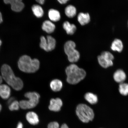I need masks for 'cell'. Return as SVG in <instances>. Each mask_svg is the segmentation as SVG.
Here are the masks:
<instances>
[{"label": "cell", "instance_id": "obj_1", "mask_svg": "<svg viewBox=\"0 0 128 128\" xmlns=\"http://www.w3.org/2000/svg\"><path fill=\"white\" fill-rule=\"evenodd\" d=\"M2 76L10 86L16 91H20L23 88L24 83L20 78L16 76L10 66L4 64L1 69Z\"/></svg>", "mask_w": 128, "mask_h": 128}, {"label": "cell", "instance_id": "obj_2", "mask_svg": "<svg viewBox=\"0 0 128 128\" xmlns=\"http://www.w3.org/2000/svg\"><path fill=\"white\" fill-rule=\"evenodd\" d=\"M65 71L67 82L71 84H78L84 80L86 76L85 71L75 64H72L67 67Z\"/></svg>", "mask_w": 128, "mask_h": 128}, {"label": "cell", "instance_id": "obj_3", "mask_svg": "<svg viewBox=\"0 0 128 128\" xmlns=\"http://www.w3.org/2000/svg\"><path fill=\"white\" fill-rule=\"evenodd\" d=\"M18 64L21 71L26 73H33L39 69L40 62L38 59H32L29 56L25 55L19 59Z\"/></svg>", "mask_w": 128, "mask_h": 128}, {"label": "cell", "instance_id": "obj_4", "mask_svg": "<svg viewBox=\"0 0 128 128\" xmlns=\"http://www.w3.org/2000/svg\"><path fill=\"white\" fill-rule=\"evenodd\" d=\"M76 113L79 119L83 122L87 123L92 121L94 117L93 110L84 104H80L76 107Z\"/></svg>", "mask_w": 128, "mask_h": 128}, {"label": "cell", "instance_id": "obj_5", "mask_svg": "<svg viewBox=\"0 0 128 128\" xmlns=\"http://www.w3.org/2000/svg\"><path fill=\"white\" fill-rule=\"evenodd\" d=\"M24 96L28 99V100H22L19 102L20 108L22 109H30L34 108L39 103L40 96L38 93L35 92H28L26 93Z\"/></svg>", "mask_w": 128, "mask_h": 128}, {"label": "cell", "instance_id": "obj_6", "mask_svg": "<svg viewBox=\"0 0 128 128\" xmlns=\"http://www.w3.org/2000/svg\"><path fill=\"white\" fill-rule=\"evenodd\" d=\"M76 44L73 41H67L64 46V50L65 54L68 56L70 62L74 63L77 62L80 58V54L75 48Z\"/></svg>", "mask_w": 128, "mask_h": 128}, {"label": "cell", "instance_id": "obj_7", "mask_svg": "<svg viewBox=\"0 0 128 128\" xmlns=\"http://www.w3.org/2000/svg\"><path fill=\"white\" fill-rule=\"evenodd\" d=\"M56 40L51 36H47V39L44 36H41L40 46L46 52L54 50L56 47Z\"/></svg>", "mask_w": 128, "mask_h": 128}, {"label": "cell", "instance_id": "obj_8", "mask_svg": "<svg viewBox=\"0 0 128 128\" xmlns=\"http://www.w3.org/2000/svg\"><path fill=\"white\" fill-rule=\"evenodd\" d=\"M6 4H10L12 10L16 12H20L23 10L24 4L22 0H4Z\"/></svg>", "mask_w": 128, "mask_h": 128}, {"label": "cell", "instance_id": "obj_9", "mask_svg": "<svg viewBox=\"0 0 128 128\" xmlns=\"http://www.w3.org/2000/svg\"><path fill=\"white\" fill-rule=\"evenodd\" d=\"M62 105L63 102L60 98H52L50 100L48 108L51 111L58 112L60 110Z\"/></svg>", "mask_w": 128, "mask_h": 128}, {"label": "cell", "instance_id": "obj_10", "mask_svg": "<svg viewBox=\"0 0 128 128\" xmlns=\"http://www.w3.org/2000/svg\"><path fill=\"white\" fill-rule=\"evenodd\" d=\"M98 60L99 64L104 68H108L113 64V60L101 54L98 57Z\"/></svg>", "mask_w": 128, "mask_h": 128}, {"label": "cell", "instance_id": "obj_11", "mask_svg": "<svg viewBox=\"0 0 128 128\" xmlns=\"http://www.w3.org/2000/svg\"><path fill=\"white\" fill-rule=\"evenodd\" d=\"M26 118L28 122L32 125H36L39 122V117L34 112H28L26 114Z\"/></svg>", "mask_w": 128, "mask_h": 128}, {"label": "cell", "instance_id": "obj_12", "mask_svg": "<svg viewBox=\"0 0 128 128\" xmlns=\"http://www.w3.org/2000/svg\"><path fill=\"white\" fill-rule=\"evenodd\" d=\"M11 89L9 86L6 84H0V97L4 100H8L10 97Z\"/></svg>", "mask_w": 128, "mask_h": 128}, {"label": "cell", "instance_id": "obj_13", "mask_svg": "<svg viewBox=\"0 0 128 128\" xmlns=\"http://www.w3.org/2000/svg\"><path fill=\"white\" fill-rule=\"evenodd\" d=\"M113 78L116 82L121 84L125 80L126 76L124 71L120 69L115 72L114 74Z\"/></svg>", "mask_w": 128, "mask_h": 128}, {"label": "cell", "instance_id": "obj_14", "mask_svg": "<svg viewBox=\"0 0 128 128\" xmlns=\"http://www.w3.org/2000/svg\"><path fill=\"white\" fill-rule=\"evenodd\" d=\"M124 48V44L121 40L116 39L112 42L111 48L113 51H116L118 52H121Z\"/></svg>", "mask_w": 128, "mask_h": 128}, {"label": "cell", "instance_id": "obj_15", "mask_svg": "<svg viewBox=\"0 0 128 128\" xmlns=\"http://www.w3.org/2000/svg\"><path fill=\"white\" fill-rule=\"evenodd\" d=\"M55 25L52 22L48 20L45 21L42 26V30L49 34L52 33L55 30Z\"/></svg>", "mask_w": 128, "mask_h": 128}, {"label": "cell", "instance_id": "obj_16", "mask_svg": "<svg viewBox=\"0 0 128 128\" xmlns=\"http://www.w3.org/2000/svg\"><path fill=\"white\" fill-rule=\"evenodd\" d=\"M90 16L88 13L80 12L78 16V21L82 25H84L89 23L90 21Z\"/></svg>", "mask_w": 128, "mask_h": 128}, {"label": "cell", "instance_id": "obj_17", "mask_svg": "<svg viewBox=\"0 0 128 128\" xmlns=\"http://www.w3.org/2000/svg\"><path fill=\"white\" fill-rule=\"evenodd\" d=\"M64 30L68 34L73 35L76 30V27L74 24H70L69 22L66 21L64 22L63 24Z\"/></svg>", "mask_w": 128, "mask_h": 128}, {"label": "cell", "instance_id": "obj_18", "mask_svg": "<svg viewBox=\"0 0 128 128\" xmlns=\"http://www.w3.org/2000/svg\"><path fill=\"white\" fill-rule=\"evenodd\" d=\"M50 86L52 90L54 92H58L62 89L63 87V84L60 80L54 79L51 81Z\"/></svg>", "mask_w": 128, "mask_h": 128}, {"label": "cell", "instance_id": "obj_19", "mask_svg": "<svg viewBox=\"0 0 128 128\" xmlns=\"http://www.w3.org/2000/svg\"><path fill=\"white\" fill-rule=\"evenodd\" d=\"M48 16L50 20L54 22L58 21L60 18V12L54 9L50 10L48 12Z\"/></svg>", "mask_w": 128, "mask_h": 128}, {"label": "cell", "instance_id": "obj_20", "mask_svg": "<svg viewBox=\"0 0 128 128\" xmlns=\"http://www.w3.org/2000/svg\"><path fill=\"white\" fill-rule=\"evenodd\" d=\"M84 98L90 104H95L98 101V98L96 95L92 92H88L84 95Z\"/></svg>", "mask_w": 128, "mask_h": 128}, {"label": "cell", "instance_id": "obj_21", "mask_svg": "<svg viewBox=\"0 0 128 128\" xmlns=\"http://www.w3.org/2000/svg\"><path fill=\"white\" fill-rule=\"evenodd\" d=\"M32 9L34 14L36 17L40 18L44 15V10L38 4L34 5L32 6Z\"/></svg>", "mask_w": 128, "mask_h": 128}, {"label": "cell", "instance_id": "obj_22", "mask_svg": "<svg viewBox=\"0 0 128 128\" xmlns=\"http://www.w3.org/2000/svg\"><path fill=\"white\" fill-rule=\"evenodd\" d=\"M76 8L71 5L67 6L65 9L66 15L70 18H72L74 17L76 15Z\"/></svg>", "mask_w": 128, "mask_h": 128}, {"label": "cell", "instance_id": "obj_23", "mask_svg": "<svg viewBox=\"0 0 128 128\" xmlns=\"http://www.w3.org/2000/svg\"><path fill=\"white\" fill-rule=\"evenodd\" d=\"M119 92L121 95L124 96L128 95V84L126 83L120 84L119 86Z\"/></svg>", "mask_w": 128, "mask_h": 128}, {"label": "cell", "instance_id": "obj_24", "mask_svg": "<svg viewBox=\"0 0 128 128\" xmlns=\"http://www.w3.org/2000/svg\"><path fill=\"white\" fill-rule=\"evenodd\" d=\"M58 123L56 122H50L48 124V128H69L66 124H64L60 128Z\"/></svg>", "mask_w": 128, "mask_h": 128}, {"label": "cell", "instance_id": "obj_25", "mask_svg": "<svg viewBox=\"0 0 128 128\" xmlns=\"http://www.w3.org/2000/svg\"><path fill=\"white\" fill-rule=\"evenodd\" d=\"M20 108V103L16 100H14L9 106V110L11 111H17Z\"/></svg>", "mask_w": 128, "mask_h": 128}, {"label": "cell", "instance_id": "obj_26", "mask_svg": "<svg viewBox=\"0 0 128 128\" xmlns=\"http://www.w3.org/2000/svg\"><path fill=\"white\" fill-rule=\"evenodd\" d=\"M15 100V98L12 97L9 98L8 101V104L9 105Z\"/></svg>", "mask_w": 128, "mask_h": 128}, {"label": "cell", "instance_id": "obj_27", "mask_svg": "<svg viewBox=\"0 0 128 128\" xmlns=\"http://www.w3.org/2000/svg\"><path fill=\"white\" fill-rule=\"evenodd\" d=\"M23 124L21 122H19L17 124L16 128H23Z\"/></svg>", "mask_w": 128, "mask_h": 128}, {"label": "cell", "instance_id": "obj_28", "mask_svg": "<svg viewBox=\"0 0 128 128\" xmlns=\"http://www.w3.org/2000/svg\"><path fill=\"white\" fill-rule=\"evenodd\" d=\"M58 1L61 4H66L68 0H58Z\"/></svg>", "mask_w": 128, "mask_h": 128}, {"label": "cell", "instance_id": "obj_29", "mask_svg": "<svg viewBox=\"0 0 128 128\" xmlns=\"http://www.w3.org/2000/svg\"><path fill=\"white\" fill-rule=\"evenodd\" d=\"M36 1L37 2L41 4H44L45 2L44 0H36Z\"/></svg>", "mask_w": 128, "mask_h": 128}, {"label": "cell", "instance_id": "obj_30", "mask_svg": "<svg viewBox=\"0 0 128 128\" xmlns=\"http://www.w3.org/2000/svg\"><path fill=\"white\" fill-rule=\"evenodd\" d=\"M3 22V19L2 14L0 12V23H2Z\"/></svg>", "mask_w": 128, "mask_h": 128}, {"label": "cell", "instance_id": "obj_31", "mask_svg": "<svg viewBox=\"0 0 128 128\" xmlns=\"http://www.w3.org/2000/svg\"><path fill=\"white\" fill-rule=\"evenodd\" d=\"M3 80V78L2 76H0V84H2Z\"/></svg>", "mask_w": 128, "mask_h": 128}, {"label": "cell", "instance_id": "obj_32", "mask_svg": "<svg viewBox=\"0 0 128 128\" xmlns=\"http://www.w3.org/2000/svg\"><path fill=\"white\" fill-rule=\"evenodd\" d=\"M2 106L1 104H0V112L2 110Z\"/></svg>", "mask_w": 128, "mask_h": 128}, {"label": "cell", "instance_id": "obj_33", "mask_svg": "<svg viewBox=\"0 0 128 128\" xmlns=\"http://www.w3.org/2000/svg\"><path fill=\"white\" fill-rule=\"evenodd\" d=\"M2 44V42L1 40H0V47L1 45Z\"/></svg>", "mask_w": 128, "mask_h": 128}, {"label": "cell", "instance_id": "obj_34", "mask_svg": "<svg viewBox=\"0 0 128 128\" xmlns=\"http://www.w3.org/2000/svg\"></svg>", "mask_w": 128, "mask_h": 128}]
</instances>
